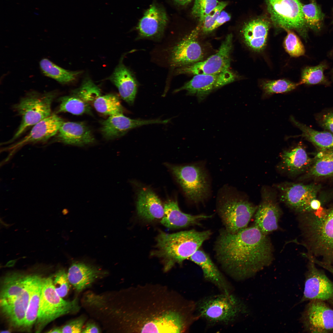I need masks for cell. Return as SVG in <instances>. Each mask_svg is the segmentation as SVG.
I'll list each match as a JSON object with an SVG mask.
<instances>
[{
	"label": "cell",
	"instance_id": "ffe728a7",
	"mask_svg": "<svg viewBox=\"0 0 333 333\" xmlns=\"http://www.w3.org/2000/svg\"><path fill=\"white\" fill-rule=\"evenodd\" d=\"M33 280V275H29L25 288L19 296L9 300L0 301V307L3 314L14 327H23Z\"/></svg>",
	"mask_w": 333,
	"mask_h": 333
},
{
	"label": "cell",
	"instance_id": "f5cc1de1",
	"mask_svg": "<svg viewBox=\"0 0 333 333\" xmlns=\"http://www.w3.org/2000/svg\"><path fill=\"white\" fill-rule=\"evenodd\" d=\"M49 333H62L61 331V328L59 327H56L54 328L49 331L47 332Z\"/></svg>",
	"mask_w": 333,
	"mask_h": 333
},
{
	"label": "cell",
	"instance_id": "8fae6325",
	"mask_svg": "<svg viewBox=\"0 0 333 333\" xmlns=\"http://www.w3.org/2000/svg\"><path fill=\"white\" fill-rule=\"evenodd\" d=\"M232 35H228L217 52L206 60L177 68L176 74H215L229 70Z\"/></svg>",
	"mask_w": 333,
	"mask_h": 333
},
{
	"label": "cell",
	"instance_id": "d590c367",
	"mask_svg": "<svg viewBox=\"0 0 333 333\" xmlns=\"http://www.w3.org/2000/svg\"><path fill=\"white\" fill-rule=\"evenodd\" d=\"M95 109L103 114L109 116L123 114V108L119 98L113 94L100 96L93 102Z\"/></svg>",
	"mask_w": 333,
	"mask_h": 333
},
{
	"label": "cell",
	"instance_id": "83f0119b",
	"mask_svg": "<svg viewBox=\"0 0 333 333\" xmlns=\"http://www.w3.org/2000/svg\"><path fill=\"white\" fill-rule=\"evenodd\" d=\"M136 208L138 216L147 221L162 219L164 215V206L160 200L148 188H143L138 193Z\"/></svg>",
	"mask_w": 333,
	"mask_h": 333
},
{
	"label": "cell",
	"instance_id": "5b68a950",
	"mask_svg": "<svg viewBox=\"0 0 333 333\" xmlns=\"http://www.w3.org/2000/svg\"><path fill=\"white\" fill-rule=\"evenodd\" d=\"M248 311L244 301L232 293L207 296L195 303L197 317L211 325L229 324Z\"/></svg>",
	"mask_w": 333,
	"mask_h": 333
},
{
	"label": "cell",
	"instance_id": "e575fe53",
	"mask_svg": "<svg viewBox=\"0 0 333 333\" xmlns=\"http://www.w3.org/2000/svg\"><path fill=\"white\" fill-rule=\"evenodd\" d=\"M59 101L58 113L68 112L76 115L91 113L89 103L74 94L61 97Z\"/></svg>",
	"mask_w": 333,
	"mask_h": 333
},
{
	"label": "cell",
	"instance_id": "f907efd6",
	"mask_svg": "<svg viewBox=\"0 0 333 333\" xmlns=\"http://www.w3.org/2000/svg\"><path fill=\"white\" fill-rule=\"evenodd\" d=\"M321 205L320 202L318 200L315 199H312L310 204V212L319 210L321 207Z\"/></svg>",
	"mask_w": 333,
	"mask_h": 333
},
{
	"label": "cell",
	"instance_id": "277c9868",
	"mask_svg": "<svg viewBox=\"0 0 333 333\" xmlns=\"http://www.w3.org/2000/svg\"><path fill=\"white\" fill-rule=\"evenodd\" d=\"M212 235L210 230L195 229L168 234L160 232L156 238L155 249L151 255L160 259L164 270H170L176 263L182 264L199 249Z\"/></svg>",
	"mask_w": 333,
	"mask_h": 333
},
{
	"label": "cell",
	"instance_id": "4316f807",
	"mask_svg": "<svg viewBox=\"0 0 333 333\" xmlns=\"http://www.w3.org/2000/svg\"><path fill=\"white\" fill-rule=\"evenodd\" d=\"M103 274L97 267L80 261L73 262L67 273L70 283L79 292L91 286Z\"/></svg>",
	"mask_w": 333,
	"mask_h": 333
},
{
	"label": "cell",
	"instance_id": "b9f144b4",
	"mask_svg": "<svg viewBox=\"0 0 333 333\" xmlns=\"http://www.w3.org/2000/svg\"><path fill=\"white\" fill-rule=\"evenodd\" d=\"M218 0H195L191 13L202 23L207 15L217 5Z\"/></svg>",
	"mask_w": 333,
	"mask_h": 333
},
{
	"label": "cell",
	"instance_id": "7bdbcfd3",
	"mask_svg": "<svg viewBox=\"0 0 333 333\" xmlns=\"http://www.w3.org/2000/svg\"><path fill=\"white\" fill-rule=\"evenodd\" d=\"M52 280L55 290L58 295L62 298L65 297L68 294L70 288V283L67 273L64 269L58 271L54 276Z\"/></svg>",
	"mask_w": 333,
	"mask_h": 333
},
{
	"label": "cell",
	"instance_id": "f546056e",
	"mask_svg": "<svg viewBox=\"0 0 333 333\" xmlns=\"http://www.w3.org/2000/svg\"><path fill=\"white\" fill-rule=\"evenodd\" d=\"M29 276L17 273L6 276L2 284L0 300L12 299L21 295L25 288Z\"/></svg>",
	"mask_w": 333,
	"mask_h": 333
},
{
	"label": "cell",
	"instance_id": "4dcf8cb0",
	"mask_svg": "<svg viewBox=\"0 0 333 333\" xmlns=\"http://www.w3.org/2000/svg\"><path fill=\"white\" fill-rule=\"evenodd\" d=\"M292 122L302 132L301 136L320 150L333 147V134L325 131H320L314 130L297 121L292 116Z\"/></svg>",
	"mask_w": 333,
	"mask_h": 333
},
{
	"label": "cell",
	"instance_id": "5bb4252c",
	"mask_svg": "<svg viewBox=\"0 0 333 333\" xmlns=\"http://www.w3.org/2000/svg\"><path fill=\"white\" fill-rule=\"evenodd\" d=\"M236 77L229 70L215 74L196 75L174 92L185 90L187 94L195 95L200 102L213 90L233 82Z\"/></svg>",
	"mask_w": 333,
	"mask_h": 333
},
{
	"label": "cell",
	"instance_id": "7c38bea8",
	"mask_svg": "<svg viewBox=\"0 0 333 333\" xmlns=\"http://www.w3.org/2000/svg\"><path fill=\"white\" fill-rule=\"evenodd\" d=\"M280 200L299 214L309 212L311 201L315 199L318 187L313 184L285 182L277 184Z\"/></svg>",
	"mask_w": 333,
	"mask_h": 333
},
{
	"label": "cell",
	"instance_id": "484cf974",
	"mask_svg": "<svg viewBox=\"0 0 333 333\" xmlns=\"http://www.w3.org/2000/svg\"><path fill=\"white\" fill-rule=\"evenodd\" d=\"M117 88L121 98L133 105L137 91V82L130 70L120 62L108 78Z\"/></svg>",
	"mask_w": 333,
	"mask_h": 333
},
{
	"label": "cell",
	"instance_id": "1f68e13d",
	"mask_svg": "<svg viewBox=\"0 0 333 333\" xmlns=\"http://www.w3.org/2000/svg\"><path fill=\"white\" fill-rule=\"evenodd\" d=\"M43 278L34 275L32 286L26 312L23 327L29 328L36 322L38 317Z\"/></svg>",
	"mask_w": 333,
	"mask_h": 333
},
{
	"label": "cell",
	"instance_id": "7dc6e473",
	"mask_svg": "<svg viewBox=\"0 0 333 333\" xmlns=\"http://www.w3.org/2000/svg\"><path fill=\"white\" fill-rule=\"evenodd\" d=\"M230 15L225 11H222L216 20L213 28V30H215L226 22L229 21L231 19Z\"/></svg>",
	"mask_w": 333,
	"mask_h": 333
},
{
	"label": "cell",
	"instance_id": "ab89813d",
	"mask_svg": "<svg viewBox=\"0 0 333 333\" xmlns=\"http://www.w3.org/2000/svg\"><path fill=\"white\" fill-rule=\"evenodd\" d=\"M73 93L88 102H92L101 95L99 88L89 77H86L83 81L81 86L72 92Z\"/></svg>",
	"mask_w": 333,
	"mask_h": 333
},
{
	"label": "cell",
	"instance_id": "db71d44e",
	"mask_svg": "<svg viewBox=\"0 0 333 333\" xmlns=\"http://www.w3.org/2000/svg\"><path fill=\"white\" fill-rule=\"evenodd\" d=\"M16 260H15L11 261L8 263L7 265H12L14 264L15 263V262H16Z\"/></svg>",
	"mask_w": 333,
	"mask_h": 333
},
{
	"label": "cell",
	"instance_id": "7a4b0ae2",
	"mask_svg": "<svg viewBox=\"0 0 333 333\" xmlns=\"http://www.w3.org/2000/svg\"><path fill=\"white\" fill-rule=\"evenodd\" d=\"M214 249L216 258L223 269L238 281L254 276L273 260L270 240L255 225L235 233L222 230Z\"/></svg>",
	"mask_w": 333,
	"mask_h": 333
},
{
	"label": "cell",
	"instance_id": "9a60e30c",
	"mask_svg": "<svg viewBox=\"0 0 333 333\" xmlns=\"http://www.w3.org/2000/svg\"><path fill=\"white\" fill-rule=\"evenodd\" d=\"M168 21L163 6L154 2L144 12L139 20L137 30L139 39H160L163 36Z\"/></svg>",
	"mask_w": 333,
	"mask_h": 333
},
{
	"label": "cell",
	"instance_id": "d4e9b609",
	"mask_svg": "<svg viewBox=\"0 0 333 333\" xmlns=\"http://www.w3.org/2000/svg\"><path fill=\"white\" fill-rule=\"evenodd\" d=\"M270 25L268 20L262 18L251 20L245 24L242 33L246 45L254 51L263 50L266 44Z\"/></svg>",
	"mask_w": 333,
	"mask_h": 333
},
{
	"label": "cell",
	"instance_id": "8d00e7d4",
	"mask_svg": "<svg viewBox=\"0 0 333 333\" xmlns=\"http://www.w3.org/2000/svg\"><path fill=\"white\" fill-rule=\"evenodd\" d=\"M302 10L304 20L307 27L315 31L322 27L324 15L320 7L314 0L308 4H302Z\"/></svg>",
	"mask_w": 333,
	"mask_h": 333
},
{
	"label": "cell",
	"instance_id": "52a82bcc",
	"mask_svg": "<svg viewBox=\"0 0 333 333\" xmlns=\"http://www.w3.org/2000/svg\"><path fill=\"white\" fill-rule=\"evenodd\" d=\"M56 92L51 91L41 93L32 91L27 93L14 106L22 117L21 124L9 141L18 138L29 126L34 125L51 114V105Z\"/></svg>",
	"mask_w": 333,
	"mask_h": 333
},
{
	"label": "cell",
	"instance_id": "f6af8a7d",
	"mask_svg": "<svg viewBox=\"0 0 333 333\" xmlns=\"http://www.w3.org/2000/svg\"><path fill=\"white\" fill-rule=\"evenodd\" d=\"M315 117L321 127L333 134V108L326 109L316 114Z\"/></svg>",
	"mask_w": 333,
	"mask_h": 333
},
{
	"label": "cell",
	"instance_id": "d6986e66",
	"mask_svg": "<svg viewBox=\"0 0 333 333\" xmlns=\"http://www.w3.org/2000/svg\"><path fill=\"white\" fill-rule=\"evenodd\" d=\"M168 119H132L120 114L109 116L101 121L100 131L104 138L111 140L121 137L129 130L142 125L154 124H166Z\"/></svg>",
	"mask_w": 333,
	"mask_h": 333
},
{
	"label": "cell",
	"instance_id": "ee69618b",
	"mask_svg": "<svg viewBox=\"0 0 333 333\" xmlns=\"http://www.w3.org/2000/svg\"><path fill=\"white\" fill-rule=\"evenodd\" d=\"M227 4L225 2H218L216 6L206 16L201 23L204 32L207 33L213 31V28L216 20Z\"/></svg>",
	"mask_w": 333,
	"mask_h": 333
},
{
	"label": "cell",
	"instance_id": "e0dca14e",
	"mask_svg": "<svg viewBox=\"0 0 333 333\" xmlns=\"http://www.w3.org/2000/svg\"><path fill=\"white\" fill-rule=\"evenodd\" d=\"M308 269L305 282L303 295L301 301L333 299V283L309 260Z\"/></svg>",
	"mask_w": 333,
	"mask_h": 333
},
{
	"label": "cell",
	"instance_id": "8992f818",
	"mask_svg": "<svg viewBox=\"0 0 333 333\" xmlns=\"http://www.w3.org/2000/svg\"><path fill=\"white\" fill-rule=\"evenodd\" d=\"M216 202L217 212L224 229L231 233L247 227L257 208L228 187L220 190Z\"/></svg>",
	"mask_w": 333,
	"mask_h": 333
},
{
	"label": "cell",
	"instance_id": "c3c4849f",
	"mask_svg": "<svg viewBox=\"0 0 333 333\" xmlns=\"http://www.w3.org/2000/svg\"><path fill=\"white\" fill-rule=\"evenodd\" d=\"M309 259L313 261L315 264L319 265L333 274V266L332 265V263H329L324 261H319L315 257L313 256L310 257Z\"/></svg>",
	"mask_w": 333,
	"mask_h": 333
},
{
	"label": "cell",
	"instance_id": "7402d4cb",
	"mask_svg": "<svg viewBox=\"0 0 333 333\" xmlns=\"http://www.w3.org/2000/svg\"><path fill=\"white\" fill-rule=\"evenodd\" d=\"M189 259L200 268L205 280L214 285L221 293H232L229 282L206 252L199 249Z\"/></svg>",
	"mask_w": 333,
	"mask_h": 333
},
{
	"label": "cell",
	"instance_id": "9c48e42d",
	"mask_svg": "<svg viewBox=\"0 0 333 333\" xmlns=\"http://www.w3.org/2000/svg\"><path fill=\"white\" fill-rule=\"evenodd\" d=\"M187 198L195 203L209 196L210 181L207 171L198 163L183 166L167 164Z\"/></svg>",
	"mask_w": 333,
	"mask_h": 333
},
{
	"label": "cell",
	"instance_id": "3957f363",
	"mask_svg": "<svg viewBox=\"0 0 333 333\" xmlns=\"http://www.w3.org/2000/svg\"><path fill=\"white\" fill-rule=\"evenodd\" d=\"M299 225L307 253L333 261V208L301 213Z\"/></svg>",
	"mask_w": 333,
	"mask_h": 333
},
{
	"label": "cell",
	"instance_id": "681fc988",
	"mask_svg": "<svg viewBox=\"0 0 333 333\" xmlns=\"http://www.w3.org/2000/svg\"><path fill=\"white\" fill-rule=\"evenodd\" d=\"M82 333H100V330L98 327L94 323H88L85 328L82 329Z\"/></svg>",
	"mask_w": 333,
	"mask_h": 333
},
{
	"label": "cell",
	"instance_id": "ac0fdd59",
	"mask_svg": "<svg viewBox=\"0 0 333 333\" xmlns=\"http://www.w3.org/2000/svg\"><path fill=\"white\" fill-rule=\"evenodd\" d=\"M281 213L273 194L264 190L261 201L255 212L254 225L267 235L278 228Z\"/></svg>",
	"mask_w": 333,
	"mask_h": 333
},
{
	"label": "cell",
	"instance_id": "bcb514c9",
	"mask_svg": "<svg viewBox=\"0 0 333 333\" xmlns=\"http://www.w3.org/2000/svg\"><path fill=\"white\" fill-rule=\"evenodd\" d=\"M85 322L84 317H80L69 321L61 328L62 333H81Z\"/></svg>",
	"mask_w": 333,
	"mask_h": 333
},
{
	"label": "cell",
	"instance_id": "f1b7e54d",
	"mask_svg": "<svg viewBox=\"0 0 333 333\" xmlns=\"http://www.w3.org/2000/svg\"><path fill=\"white\" fill-rule=\"evenodd\" d=\"M64 122L56 114H51L35 125L30 133L18 143V145L47 141L56 135Z\"/></svg>",
	"mask_w": 333,
	"mask_h": 333
},
{
	"label": "cell",
	"instance_id": "ba28073f",
	"mask_svg": "<svg viewBox=\"0 0 333 333\" xmlns=\"http://www.w3.org/2000/svg\"><path fill=\"white\" fill-rule=\"evenodd\" d=\"M56 292L50 277L43 278L38 317L36 332H40L48 324L56 318L79 309L78 300H64Z\"/></svg>",
	"mask_w": 333,
	"mask_h": 333
},
{
	"label": "cell",
	"instance_id": "603a6c76",
	"mask_svg": "<svg viewBox=\"0 0 333 333\" xmlns=\"http://www.w3.org/2000/svg\"><path fill=\"white\" fill-rule=\"evenodd\" d=\"M164 215L161 221L165 227L171 228H180L190 226L199 225L203 220L209 219L212 215H192L182 212L177 201L169 200L164 205Z\"/></svg>",
	"mask_w": 333,
	"mask_h": 333
},
{
	"label": "cell",
	"instance_id": "74e56055",
	"mask_svg": "<svg viewBox=\"0 0 333 333\" xmlns=\"http://www.w3.org/2000/svg\"><path fill=\"white\" fill-rule=\"evenodd\" d=\"M326 68V65L323 64L305 68L302 72L299 85L325 83L327 81L323 72Z\"/></svg>",
	"mask_w": 333,
	"mask_h": 333
},
{
	"label": "cell",
	"instance_id": "f35d334b",
	"mask_svg": "<svg viewBox=\"0 0 333 333\" xmlns=\"http://www.w3.org/2000/svg\"><path fill=\"white\" fill-rule=\"evenodd\" d=\"M299 83H294L285 79L267 80L263 82L261 87L266 96L274 93H283L291 91L299 85Z\"/></svg>",
	"mask_w": 333,
	"mask_h": 333
},
{
	"label": "cell",
	"instance_id": "60d3db41",
	"mask_svg": "<svg viewBox=\"0 0 333 333\" xmlns=\"http://www.w3.org/2000/svg\"><path fill=\"white\" fill-rule=\"evenodd\" d=\"M287 35L284 41V46L286 52L291 56L299 57L305 53L304 46L296 35L290 29H285Z\"/></svg>",
	"mask_w": 333,
	"mask_h": 333
},
{
	"label": "cell",
	"instance_id": "6da1fadb",
	"mask_svg": "<svg viewBox=\"0 0 333 333\" xmlns=\"http://www.w3.org/2000/svg\"><path fill=\"white\" fill-rule=\"evenodd\" d=\"M125 293L120 313L125 332L184 333L196 318L195 303L165 285H138Z\"/></svg>",
	"mask_w": 333,
	"mask_h": 333
},
{
	"label": "cell",
	"instance_id": "2e32d148",
	"mask_svg": "<svg viewBox=\"0 0 333 333\" xmlns=\"http://www.w3.org/2000/svg\"><path fill=\"white\" fill-rule=\"evenodd\" d=\"M302 321L305 330L312 333L333 331V310L323 301H311L303 314Z\"/></svg>",
	"mask_w": 333,
	"mask_h": 333
},
{
	"label": "cell",
	"instance_id": "44dd1931",
	"mask_svg": "<svg viewBox=\"0 0 333 333\" xmlns=\"http://www.w3.org/2000/svg\"><path fill=\"white\" fill-rule=\"evenodd\" d=\"M280 157L277 169L281 173L292 177L305 171L312 162L301 144L283 150Z\"/></svg>",
	"mask_w": 333,
	"mask_h": 333
},
{
	"label": "cell",
	"instance_id": "d6a6232c",
	"mask_svg": "<svg viewBox=\"0 0 333 333\" xmlns=\"http://www.w3.org/2000/svg\"><path fill=\"white\" fill-rule=\"evenodd\" d=\"M39 65L42 72L45 75L63 84L74 81L81 73V71H72L66 70L46 58L42 59Z\"/></svg>",
	"mask_w": 333,
	"mask_h": 333
},
{
	"label": "cell",
	"instance_id": "30bf717a",
	"mask_svg": "<svg viewBox=\"0 0 333 333\" xmlns=\"http://www.w3.org/2000/svg\"><path fill=\"white\" fill-rule=\"evenodd\" d=\"M271 20L285 29H294L306 38L307 27L299 0H266Z\"/></svg>",
	"mask_w": 333,
	"mask_h": 333
},
{
	"label": "cell",
	"instance_id": "816d5d0a",
	"mask_svg": "<svg viewBox=\"0 0 333 333\" xmlns=\"http://www.w3.org/2000/svg\"><path fill=\"white\" fill-rule=\"evenodd\" d=\"M172 3L175 6H186L190 3L193 0H171Z\"/></svg>",
	"mask_w": 333,
	"mask_h": 333
},
{
	"label": "cell",
	"instance_id": "836d02e7",
	"mask_svg": "<svg viewBox=\"0 0 333 333\" xmlns=\"http://www.w3.org/2000/svg\"><path fill=\"white\" fill-rule=\"evenodd\" d=\"M308 174L316 177L333 175V147L320 150Z\"/></svg>",
	"mask_w": 333,
	"mask_h": 333
},
{
	"label": "cell",
	"instance_id": "cb8c5ba5",
	"mask_svg": "<svg viewBox=\"0 0 333 333\" xmlns=\"http://www.w3.org/2000/svg\"><path fill=\"white\" fill-rule=\"evenodd\" d=\"M56 136L59 142L79 146L90 144L95 141L90 129L82 122L64 121Z\"/></svg>",
	"mask_w": 333,
	"mask_h": 333
},
{
	"label": "cell",
	"instance_id": "4fadbf2b",
	"mask_svg": "<svg viewBox=\"0 0 333 333\" xmlns=\"http://www.w3.org/2000/svg\"><path fill=\"white\" fill-rule=\"evenodd\" d=\"M201 24L171 48L169 56L172 68H178L202 60L203 52L198 41Z\"/></svg>",
	"mask_w": 333,
	"mask_h": 333
}]
</instances>
